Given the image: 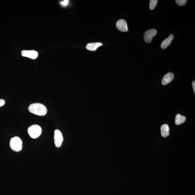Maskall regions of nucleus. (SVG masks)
Wrapping results in <instances>:
<instances>
[{
	"label": "nucleus",
	"mask_w": 195,
	"mask_h": 195,
	"mask_svg": "<svg viewBox=\"0 0 195 195\" xmlns=\"http://www.w3.org/2000/svg\"><path fill=\"white\" fill-rule=\"evenodd\" d=\"M29 111L38 116H43L46 115L47 109L43 104L40 103H34L31 104L28 107Z\"/></svg>",
	"instance_id": "nucleus-1"
},
{
	"label": "nucleus",
	"mask_w": 195,
	"mask_h": 195,
	"mask_svg": "<svg viewBox=\"0 0 195 195\" xmlns=\"http://www.w3.org/2000/svg\"><path fill=\"white\" fill-rule=\"evenodd\" d=\"M10 145L12 150L18 152L22 149V141L19 137H15L11 139Z\"/></svg>",
	"instance_id": "nucleus-2"
},
{
	"label": "nucleus",
	"mask_w": 195,
	"mask_h": 195,
	"mask_svg": "<svg viewBox=\"0 0 195 195\" xmlns=\"http://www.w3.org/2000/svg\"><path fill=\"white\" fill-rule=\"evenodd\" d=\"M28 133L31 138H36L41 135V128L38 125H33L29 127L28 129Z\"/></svg>",
	"instance_id": "nucleus-3"
},
{
	"label": "nucleus",
	"mask_w": 195,
	"mask_h": 195,
	"mask_svg": "<svg viewBox=\"0 0 195 195\" xmlns=\"http://www.w3.org/2000/svg\"><path fill=\"white\" fill-rule=\"evenodd\" d=\"M54 140L56 147L59 148L61 146L63 141V138L62 132L58 129H56L55 130Z\"/></svg>",
	"instance_id": "nucleus-4"
},
{
	"label": "nucleus",
	"mask_w": 195,
	"mask_h": 195,
	"mask_svg": "<svg viewBox=\"0 0 195 195\" xmlns=\"http://www.w3.org/2000/svg\"><path fill=\"white\" fill-rule=\"evenodd\" d=\"M157 30L155 29H152L147 30L144 34L145 41L147 43H150L152 38L157 34Z\"/></svg>",
	"instance_id": "nucleus-5"
},
{
	"label": "nucleus",
	"mask_w": 195,
	"mask_h": 195,
	"mask_svg": "<svg viewBox=\"0 0 195 195\" xmlns=\"http://www.w3.org/2000/svg\"><path fill=\"white\" fill-rule=\"evenodd\" d=\"M117 28L121 32H127L128 30L127 22L123 19L118 20L116 24Z\"/></svg>",
	"instance_id": "nucleus-6"
},
{
	"label": "nucleus",
	"mask_w": 195,
	"mask_h": 195,
	"mask_svg": "<svg viewBox=\"0 0 195 195\" xmlns=\"http://www.w3.org/2000/svg\"><path fill=\"white\" fill-rule=\"evenodd\" d=\"M21 54L23 57L33 59H36L38 55V52L34 50H23L22 51Z\"/></svg>",
	"instance_id": "nucleus-7"
},
{
	"label": "nucleus",
	"mask_w": 195,
	"mask_h": 195,
	"mask_svg": "<svg viewBox=\"0 0 195 195\" xmlns=\"http://www.w3.org/2000/svg\"><path fill=\"white\" fill-rule=\"evenodd\" d=\"M174 74L172 72H169L164 76L162 81V85H165L170 82L174 79Z\"/></svg>",
	"instance_id": "nucleus-8"
},
{
	"label": "nucleus",
	"mask_w": 195,
	"mask_h": 195,
	"mask_svg": "<svg viewBox=\"0 0 195 195\" xmlns=\"http://www.w3.org/2000/svg\"><path fill=\"white\" fill-rule=\"evenodd\" d=\"M174 38V36L173 34H172L168 37V38L164 40L162 42L161 46H160L162 49H164L167 48L170 44H171Z\"/></svg>",
	"instance_id": "nucleus-9"
},
{
	"label": "nucleus",
	"mask_w": 195,
	"mask_h": 195,
	"mask_svg": "<svg viewBox=\"0 0 195 195\" xmlns=\"http://www.w3.org/2000/svg\"><path fill=\"white\" fill-rule=\"evenodd\" d=\"M102 43H88L86 46V49L90 51H95L99 47L102 46Z\"/></svg>",
	"instance_id": "nucleus-10"
},
{
	"label": "nucleus",
	"mask_w": 195,
	"mask_h": 195,
	"mask_svg": "<svg viewBox=\"0 0 195 195\" xmlns=\"http://www.w3.org/2000/svg\"><path fill=\"white\" fill-rule=\"evenodd\" d=\"M161 135L164 137H167L169 135V128L167 124H165L162 126L160 127Z\"/></svg>",
	"instance_id": "nucleus-11"
},
{
	"label": "nucleus",
	"mask_w": 195,
	"mask_h": 195,
	"mask_svg": "<svg viewBox=\"0 0 195 195\" xmlns=\"http://www.w3.org/2000/svg\"><path fill=\"white\" fill-rule=\"evenodd\" d=\"M186 117L185 116H182L180 114H177L175 117V124L177 125H179L185 122Z\"/></svg>",
	"instance_id": "nucleus-12"
},
{
	"label": "nucleus",
	"mask_w": 195,
	"mask_h": 195,
	"mask_svg": "<svg viewBox=\"0 0 195 195\" xmlns=\"http://www.w3.org/2000/svg\"><path fill=\"white\" fill-rule=\"evenodd\" d=\"M158 1L157 0H150V1L149 8L151 10H154L157 6Z\"/></svg>",
	"instance_id": "nucleus-13"
},
{
	"label": "nucleus",
	"mask_w": 195,
	"mask_h": 195,
	"mask_svg": "<svg viewBox=\"0 0 195 195\" xmlns=\"http://www.w3.org/2000/svg\"><path fill=\"white\" fill-rule=\"evenodd\" d=\"M186 0H176V3L179 6L185 5L187 2Z\"/></svg>",
	"instance_id": "nucleus-14"
},
{
	"label": "nucleus",
	"mask_w": 195,
	"mask_h": 195,
	"mask_svg": "<svg viewBox=\"0 0 195 195\" xmlns=\"http://www.w3.org/2000/svg\"><path fill=\"white\" fill-rule=\"evenodd\" d=\"M69 3V1L68 0H65L61 2V4L63 6H66Z\"/></svg>",
	"instance_id": "nucleus-15"
},
{
	"label": "nucleus",
	"mask_w": 195,
	"mask_h": 195,
	"mask_svg": "<svg viewBox=\"0 0 195 195\" xmlns=\"http://www.w3.org/2000/svg\"><path fill=\"white\" fill-rule=\"evenodd\" d=\"M5 104V101L4 99H0V107L3 106Z\"/></svg>",
	"instance_id": "nucleus-16"
},
{
	"label": "nucleus",
	"mask_w": 195,
	"mask_h": 195,
	"mask_svg": "<svg viewBox=\"0 0 195 195\" xmlns=\"http://www.w3.org/2000/svg\"><path fill=\"white\" fill-rule=\"evenodd\" d=\"M192 87L194 90V94H195V81H193L192 82Z\"/></svg>",
	"instance_id": "nucleus-17"
}]
</instances>
